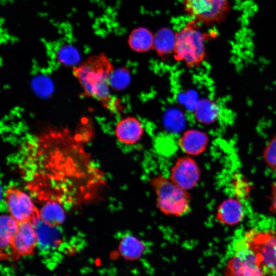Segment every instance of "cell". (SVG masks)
<instances>
[{
	"label": "cell",
	"mask_w": 276,
	"mask_h": 276,
	"mask_svg": "<svg viewBox=\"0 0 276 276\" xmlns=\"http://www.w3.org/2000/svg\"><path fill=\"white\" fill-rule=\"evenodd\" d=\"M235 245L234 252L225 267L224 276H265L257 254L244 238Z\"/></svg>",
	"instance_id": "cell-4"
},
{
	"label": "cell",
	"mask_w": 276,
	"mask_h": 276,
	"mask_svg": "<svg viewBox=\"0 0 276 276\" xmlns=\"http://www.w3.org/2000/svg\"><path fill=\"white\" fill-rule=\"evenodd\" d=\"M141 122L133 117H128L118 122L115 129L117 139L121 143L132 145L137 143L143 134Z\"/></svg>",
	"instance_id": "cell-10"
},
{
	"label": "cell",
	"mask_w": 276,
	"mask_h": 276,
	"mask_svg": "<svg viewBox=\"0 0 276 276\" xmlns=\"http://www.w3.org/2000/svg\"><path fill=\"white\" fill-rule=\"evenodd\" d=\"M154 36L147 29H134L130 34L128 44L130 48L137 52H145L153 46Z\"/></svg>",
	"instance_id": "cell-16"
},
{
	"label": "cell",
	"mask_w": 276,
	"mask_h": 276,
	"mask_svg": "<svg viewBox=\"0 0 276 276\" xmlns=\"http://www.w3.org/2000/svg\"><path fill=\"white\" fill-rule=\"evenodd\" d=\"M119 250L125 260L134 261L140 259L146 250L144 243L131 234L123 236L119 245Z\"/></svg>",
	"instance_id": "cell-13"
},
{
	"label": "cell",
	"mask_w": 276,
	"mask_h": 276,
	"mask_svg": "<svg viewBox=\"0 0 276 276\" xmlns=\"http://www.w3.org/2000/svg\"><path fill=\"white\" fill-rule=\"evenodd\" d=\"M167 125L170 128L176 129V127L179 128L181 124L182 123V118L179 112L176 111H172L169 112L167 117Z\"/></svg>",
	"instance_id": "cell-24"
},
{
	"label": "cell",
	"mask_w": 276,
	"mask_h": 276,
	"mask_svg": "<svg viewBox=\"0 0 276 276\" xmlns=\"http://www.w3.org/2000/svg\"><path fill=\"white\" fill-rule=\"evenodd\" d=\"M208 36L200 30L196 21L188 23L176 34L174 57L188 66L199 64L205 56V42Z\"/></svg>",
	"instance_id": "cell-3"
},
{
	"label": "cell",
	"mask_w": 276,
	"mask_h": 276,
	"mask_svg": "<svg viewBox=\"0 0 276 276\" xmlns=\"http://www.w3.org/2000/svg\"><path fill=\"white\" fill-rule=\"evenodd\" d=\"M113 71L108 58L101 53L87 58L74 68L73 74L86 96L108 105L110 101L109 78Z\"/></svg>",
	"instance_id": "cell-1"
},
{
	"label": "cell",
	"mask_w": 276,
	"mask_h": 276,
	"mask_svg": "<svg viewBox=\"0 0 276 276\" xmlns=\"http://www.w3.org/2000/svg\"><path fill=\"white\" fill-rule=\"evenodd\" d=\"M5 200L11 216L18 223L29 221L34 225L40 220L39 210L30 197L21 190L15 188L8 189Z\"/></svg>",
	"instance_id": "cell-7"
},
{
	"label": "cell",
	"mask_w": 276,
	"mask_h": 276,
	"mask_svg": "<svg viewBox=\"0 0 276 276\" xmlns=\"http://www.w3.org/2000/svg\"><path fill=\"white\" fill-rule=\"evenodd\" d=\"M150 184L155 194L157 206L160 212L176 217L182 216L190 212L189 195L169 178L156 176L151 179Z\"/></svg>",
	"instance_id": "cell-2"
},
{
	"label": "cell",
	"mask_w": 276,
	"mask_h": 276,
	"mask_svg": "<svg viewBox=\"0 0 276 276\" xmlns=\"http://www.w3.org/2000/svg\"><path fill=\"white\" fill-rule=\"evenodd\" d=\"M263 156L269 167L276 172V133L266 146Z\"/></svg>",
	"instance_id": "cell-22"
},
{
	"label": "cell",
	"mask_w": 276,
	"mask_h": 276,
	"mask_svg": "<svg viewBox=\"0 0 276 276\" xmlns=\"http://www.w3.org/2000/svg\"><path fill=\"white\" fill-rule=\"evenodd\" d=\"M176 41V34L169 29H162L154 36L153 47L159 55H166L174 52Z\"/></svg>",
	"instance_id": "cell-15"
},
{
	"label": "cell",
	"mask_w": 276,
	"mask_h": 276,
	"mask_svg": "<svg viewBox=\"0 0 276 276\" xmlns=\"http://www.w3.org/2000/svg\"><path fill=\"white\" fill-rule=\"evenodd\" d=\"M38 244L37 234L32 223L20 222L9 249L15 259L32 254Z\"/></svg>",
	"instance_id": "cell-9"
},
{
	"label": "cell",
	"mask_w": 276,
	"mask_h": 276,
	"mask_svg": "<svg viewBox=\"0 0 276 276\" xmlns=\"http://www.w3.org/2000/svg\"><path fill=\"white\" fill-rule=\"evenodd\" d=\"M55 56L61 64L68 66L76 65L80 59L78 50L73 45L65 42L59 43L56 48Z\"/></svg>",
	"instance_id": "cell-20"
},
{
	"label": "cell",
	"mask_w": 276,
	"mask_h": 276,
	"mask_svg": "<svg viewBox=\"0 0 276 276\" xmlns=\"http://www.w3.org/2000/svg\"><path fill=\"white\" fill-rule=\"evenodd\" d=\"M40 219L46 225L56 227L63 223L65 218L64 212L57 202H47L39 211Z\"/></svg>",
	"instance_id": "cell-14"
},
{
	"label": "cell",
	"mask_w": 276,
	"mask_h": 276,
	"mask_svg": "<svg viewBox=\"0 0 276 276\" xmlns=\"http://www.w3.org/2000/svg\"><path fill=\"white\" fill-rule=\"evenodd\" d=\"M244 239L257 254L265 273L276 275V234L251 230Z\"/></svg>",
	"instance_id": "cell-5"
},
{
	"label": "cell",
	"mask_w": 276,
	"mask_h": 276,
	"mask_svg": "<svg viewBox=\"0 0 276 276\" xmlns=\"http://www.w3.org/2000/svg\"><path fill=\"white\" fill-rule=\"evenodd\" d=\"M200 170L196 162L189 156L178 158L171 167L169 179L177 186L187 191L198 183Z\"/></svg>",
	"instance_id": "cell-8"
},
{
	"label": "cell",
	"mask_w": 276,
	"mask_h": 276,
	"mask_svg": "<svg viewBox=\"0 0 276 276\" xmlns=\"http://www.w3.org/2000/svg\"><path fill=\"white\" fill-rule=\"evenodd\" d=\"M183 6L190 16L205 25L220 23L230 9L229 0H183Z\"/></svg>",
	"instance_id": "cell-6"
},
{
	"label": "cell",
	"mask_w": 276,
	"mask_h": 276,
	"mask_svg": "<svg viewBox=\"0 0 276 276\" xmlns=\"http://www.w3.org/2000/svg\"><path fill=\"white\" fill-rule=\"evenodd\" d=\"M34 89L38 94L43 96H48L52 91L51 82L47 78L39 77L33 81Z\"/></svg>",
	"instance_id": "cell-23"
},
{
	"label": "cell",
	"mask_w": 276,
	"mask_h": 276,
	"mask_svg": "<svg viewBox=\"0 0 276 276\" xmlns=\"http://www.w3.org/2000/svg\"><path fill=\"white\" fill-rule=\"evenodd\" d=\"M34 226L37 236L38 243L42 247H53L60 242L59 234L55 227L46 225L40 219Z\"/></svg>",
	"instance_id": "cell-18"
},
{
	"label": "cell",
	"mask_w": 276,
	"mask_h": 276,
	"mask_svg": "<svg viewBox=\"0 0 276 276\" xmlns=\"http://www.w3.org/2000/svg\"><path fill=\"white\" fill-rule=\"evenodd\" d=\"M129 74L123 69L113 71L109 78V85L115 89L124 88L129 82Z\"/></svg>",
	"instance_id": "cell-21"
},
{
	"label": "cell",
	"mask_w": 276,
	"mask_h": 276,
	"mask_svg": "<svg viewBox=\"0 0 276 276\" xmlns=\"http://www.w3.org/2000/svg\"><path fill=\"white\" fill-rule=\"evenodd\" d=\"M19 223L11 216L1 217V252L9 248L12 240L17 231Z\"/></svg>",
	"instance_id": "cell-19"
},
{
	"label": "cell",
	"mask_w": 276,
	"mask_h": 276,
	"mask_svg": "<svg viewBox=\"0 0 276 276\" xmlns=\"http://www.w3.org/2000/svg\"><path fill=\"white\" fill-rule=\"evenodd\" d=\"M270 210L276 215V181L272 184Z\"/></svg>",
	"instance_id": "cell-25"
},
{
	"label": "cell",
	"mask_w": 276,
	"mask_h": 276,
	"mask_svg": "<svg viewBox=\"0 0 276 276\" xmlns=\"http://www.w3.org/2000/svg\"><path fill=\"white\" fill-rule=\"evenodd\" d=\"M196 119L201 123L210 124L214 122L219 114L217 104L208 99L198 101L194 108Z\"/></svg>",
	"instance_id": "cell-17"
},
{
	"label": "cell",
	"mask_w": 276,
	"mask_h": 276,
	"mask_svg": "<svg viewBox=\"0 0 276 276\" xmlns=\"http://www.w3.org/2000/svg\"><path fill=\"white\" fill-rule=\"evenodd\" d=\"M244 214L241 203L236 199L228 198L224 200L218 208L216 218L223 224L233 225L242 220Z\"/></svg>",
	"instance_id": "cell-12"
},
{
	"label": "cell",
	"mask_w": 276,
	"mask_h": 276,
	"mask_svg": "<svg viewBox=\"0 0 276 276\" xmlns=\"http://www.w3.org/2000/svg\"><path fill=\"white\" fill-rule=\"evenodd\" d=\"M209 143L208 135L197 129L185 131L179 139L180 149L189 155H197L205 150Z\"/></svg>",
	"instance_id": "cell-11"
}]
</instances>
